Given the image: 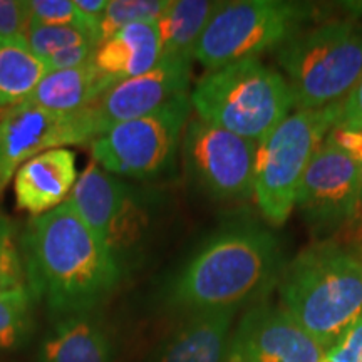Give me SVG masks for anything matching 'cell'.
Masks as SVG:
<instances>
[{
    "mask_svg": "<svg viewBox=\"0 0 362 362\" xmlns=\"http://www.w3.org/2000/svg\"><path fill=\"white\" fill-rule=\"evenodd\" d=\"M126 272L138 259L151 225L146 193L89 163L69 200Z\"/></svg>",
    "mask_w": 362,
    "mask_h": 362,
    "instance_id": "9c48e42d",
    "label": "cell"
},
{
    "mask_svg": "<svg viewBox=\"0 0 362 362\" xmlns=\"http://www.w3.org/2000/svg\"><path fill=\"white\" fill-rule=\"evenodd\" d=\"M94 139L84 110L76 115H57L21 103L0 115V197L17 170L30 158L69 144Z\"/></svg>",
    "mask_w": 362,
    "mask_h": 362,
    "instance_id": "8fae6325",
    "label": "cell"
},
{
    "mask_svg": "<svg viewBox=\"0 0 362 362\" xmlns=\"http://www.w3.org/2000/svg\"><path fill=\"white\" fill-rule=\"evenodd\" d=\"M24 40L30 51L42 61L52 54L76 47V45H96L88 33L69 25H29L24 34Z\"/></svg>",
    "mask_w": 362,
    "mask_h": 362,
    "instance_id": "cb8c5ba5",
    "label": "cell"
},
{
    "mask_svg": "<svg viewBox=\"0 0 362 362\" xmlns=\"http://www.w3.org/2000/svg\"><path fill=\"white\" fill-rule=\"evenodd\" d=\"M25 285V269L13 233L0 237V293Z\"/></svg>",
    "mask_w": 362,
    "mask_h": 362,
    "instance_id": "484cf974",
    "label": "cell"
},
{
    "mask_svg": "<svg viewBox=\"0 0 362 362\" xmlns=\"http://www.w3.org/2000/svg\"><path fill=\"white\" fill-rule=\"evenodd\" d=\"M189 101L194 116L205 123L253 143H260L293 110L284 76L260 59L208 71L189 93Z\"/></svg>",
    "mask_w": 362,
    "mask_h": 362,
    "instance_id": "277c9868",
    "label": "cell"
},
{
    "mask_svg": "<svg viewBox=\"0 0 362 362\" xmlns=\"http://www.w3.org/2000/svg\"><path fill=\"white\" fill-rule=\"evenodd\" d=\"M74 4L81 13V19L84 22L86 29H88L90 37L98 45L99 27H101V21L104 13H106L110 0H74Z\"/></svg>",
    "mask_w": 362,
    "mask_h": 362,
    "instance_id": "f546056e",
    "label": "cell"
},
{
    "mask_svg": "<svg viewBox=\"0 0 362 362\" xmlns=\"http://www.w3.org/2000/svg\"><path fill=\"white\" fill-rule=\"evenodd\" d=\"M359 253H361V257H362V233H361V250H359Z\"/></svg>",
    "mask_w": 362,
    "mask_h": 362,
    "instance_id": "836d02e7",
    "label": "cell"
},
{
    "mask_svg": "<svg viewBox=\"0 0 362 362\" xmlns=\"http://www.w3.org/2000/svg\"><path fill=\"white\" fill-rule=\"evenodd\" d=\"M255 151L257 143L198 116L189 117L181 138L185 170L216 200H243L253 194Z\"/></svg>",
    "mask_w": 362,
    "mask_h": 362,
    "instance_id": "30bf717a",
    "label": "cell"
},
{
    "mask_svg": "<svg viewBox=\"0 0 362 362\" xmlns=\"http://www.w3.org/2000/svg\"><path fill=\"white\" fill-rule=\"evenodd\" d=\"M282 309L325 351L362 315V257L322 242L291 262L280 282Z\"/></svg>",
    "mask_w": 362,
    "mask_h": 362,
    "instance_id": "7a4b0ae2",
    "label": "cell"
},
{
    "mask_svg": "<svg viewBox=\"0 0 362 362\" xmlns=\"http://www.w3.org/2000/svg\"><path fill=\"white\" fill-rule=\"evenodd\" d=\"M341 121L362 126V76L342 103Z\"/></svg>",
    "mask_w": 362,
    "mask_h": 362,
    "instance_id": "4dcf8cb0",
    "label": "cell"
},
{
    "mask_svg": "<svg viewBox=\"0 0 362 362\" xmlns=\"http://www.w3.org/2000/svg\"><path fill=\"white\" fill-rule=\"evenodd\" d=\"M296 110L342 103L362 76V27L349 21L297 30L277 49Z\"/></svg>",
    "mask_w": 362,
    "mask_h": 362,
    "instance_id": "5b68a950",
    "label": "cell"
},
{
    "mask_svg": "<svg viewBox=\"0 0 362 362\" xmlns=\"http://www.w3.org/2000/svg\"><path fill=\"white\" fill-rule=\"evenodd\" d=\"M94 49L96 45L86 44V45H76V47L64 49V51H59L47 59H44V64L47 67V72L54 71H66L72 69V67H79L89 62L93 59Z\"/></svg>",
    "mask_w": 362,
    "mask_h": 362,
    "instance_id": "f1b7e54d",
    "label": "cell"
},
{
    "mask_svg": "<svg viewBox=\"0 0 362 362\" xmlns=\"http://www.w3.org/2000/svg\"><path fill=\"white\" fill-rule=\"evenodd\" d=\"M76 153L56 148L30 158L13 176V194L19 210L40 216L69 200L78 183Z\"/></svg>",
    "mask_w": 362,
    "mask_h": 362,
    "instance_id": "9a60e30c",
    "label": "cell"
},
{
    "mask_svg": "<svg viewBox=\"0 0 362 362\" xmlns=\"http://www.w3.org/2000/svg\"><path fill=\"white\" fill-rule=\"evenodd\" d=\"M356 126H357V124H356ZM361 128H362V126H361Z\"/></svg>",
    "mask_w": 362,
    "mask_h": 362,
    "instance_id": "e575fe53",
    "label": "cell"
},
{
    "mask_svg": "<svg viewBox=\"0 0 362 362\" xmlns=\"http://www.w3.org/2000/svg\"><path fill=\"white\" fill-rule=\"evenodd\" d=\"M110 88L90 59L79 67L47 72L24 103L57 115H76Z\"/></svg>",
    "mask_w": 362,
    "mask_h": 362,
    "instance_id": "d6986e66",
    "label": "cell"
},
{
    "mask_svg": "<svg viewBox=\"0 0 362 362\" xmlns=\"http://www.w3.org/2000/svg\"><path fill=\"white\" fill-rule=\"evenodd\" d=\"M277 243L267 230L235 226L216 233L183 265L168 287V304L194 314L238 307L269 279Z\"/></svg>",
    "mask_w": 362,
    "mask_h": 362,
    "instance_id": "3957f363",
    "label": "cell"
},
{
    "mask_svg": "<svg viewBox=\"0 0 362 362\" xmlns=\"http://www.w3.org/2000/svg\"><path fill=\"white\" fill-rule=\"evenodd\" d=\"M19 248L25 285L57 320L90 314L106 304L124 275L71 202L33 216Z\"/></svg>",
    "mask_w": 362,
    "mask_h": 362,
    "instance_id": "6da1fadb",
    "label": "cell"
},
{
    "mask_svg": "<svg viewBox=\"0 0 362 362\" xmlns=\"http://www.w3.org/2000/svg\"><path fill=\"white\" fill-rule=\"evenodd\" d=\"M320 362H362V315L332 347L324 352Z\"/></svg>",
    "mask_w": 362,
    "mask_h": 362,
    "instance_id": "83f0119b",
    "label": "cell"
},
{
    "mask_svg": "<svg viewBox=\"0 0 362 362\" xmlns=\"http://www.w3.org/2000/svg\"><path fill=\"white\" fill-rule=\"evenodd\" d=\"M25 8L29 25H69L88 33L74 0H25Z\"/></svg>",
    "mask_w": 362,
    "mask_h": 362,
    "instance_id": "d4e9b609",
    "label": "cell"
},
{
    "mask_svg": "<svg viewBox=\"0 0 362 362\" xmlns=\"http://www.w3.org/2000/svg\"><path fill=\"white\" fill-rule=\"evenodd\" d=\"M302 11L297 4L275 0L220 2L194 47L193 59L206 71L259 59L297 33L304 21Z\"/></svg>",
    "mask_w": 362,
    "mask_h": 362,
    "instance_id": "52a82bcc",
    "label": "cell"
},
{
    "mask_svg": "<svg viewBox=\"0 0 362 362\" xmlns=\"http://www.w3.org/2000/svg\"><path fill=\"white\" fill-rule=\"evenodd\" d=\"M359 168L349 156L322 143L297 189L296 206L310 223L339 225L359 206Z\"/></svg>",
    "mask_w": 362,
    "mask_h": 362,
    "instance_id": "4fadbf2b",
    "label": "cell"
},
{
    "mask_svg": "<svg viewBox=\"0 0 362 362\" xmlns=\"http://www.w3.org/2000/svg\"><path fill=\"white\" fill-rule=\"evenodd\" d=\"M238 307L188 314L158 347L153 362H228Z\"/></svg>",
    "mask_w": 362,
    "mask_h": 362,
    "instance_id": "2e32d148",
    "label": "cell"
},
{
    "mask_svg": "<svg viewBox=\"0 0 362 362\" xmlns=\"http://www.w3.org/2000/svg\"><path fill=\"white\" fill-rule=\"evenodd\" d=\"M163 59L156 22H138L117 30L94 49L93 64L110 86L146 74Z\"/></svg>",
    "mask_w": 362,
    "mask_h": 362,
    "instance_id": "e0dca14e",
    "label": "cell"
},
{
    "mask_svg": "<svg viewBox=\"0 0 362 362\" xmlns=\"http://www.w3.org/2000/svg\"><path fill=\"white\" fill-rule=\"evenodd\" d=\"M325 144L349 156L357 165H362V128L339 119L325 134Z\"/></svg>",
    "mask_w": 362,
    "mask_h": 362,
    "instance_id": "4316f807",
    "label": "cell"
},
{
    "mask_svg": "<svg viewBox=\"0 0 362 362\" xmlns=\"http://www.w3.org/2000/svg\"><path fill=\"white\" fill-rule=\"evenodd\" d=\"M45 74L44 61L30 51L24 37L0 35V111L24 103Z\"/></svg>",
    "mask_w": 362,
    "mask_h": 362,
    "instance_id": "44dd1931",
    "label": "cell"
},
{
    "mask_svg": "<svg viewBox=\"0 0 362 362\" xmlns=\"http://www.w3.org/2000/svg\"><path fill=\"white\" fill-rule=\"evenodd\" d=\"M189 93L94 138L89 143L94 163L123 180H149L168 171L193 111Z\"/></svg>",
    "mask_w": 362,
    "mask_h": 362,
    "instance_id": "ba28073f",
    "label": "cell"
},
{
    "mask_svg": "<svg viewBox=\"0 0 362 362\" xmlns=\"http://www.w3.org/2000/svg\"><path fill=\"white\" fill-rule=\"evenodd\" d=\"M324 352L282 307L259 305L235 329L228 362H320Z\"/></svg>",
    "mask_w": 362,
    "mask_h": 362,
    "instance_id": "5bb4252c",
    "label": "cell"
},
{
    "mask_svg": "<svg viewBox=\"0 0 362 362\" xmlns=\"http://www.w3.org/2000/svg\"><path fill=\"white\" fill-rule=\"evenodd\" d=\"M170 2L171 0H110L99 27L98 45L131 24L156 22Z\"/></svg>",
    "mask_w": 362,
    "mask_h": 362,
    "instance_id": "603a6c76",
    "label": "cell"
},
{
    "mask_svg": "<svg viewBox=\"0 0 362 362\" xmlns=\"http://www.w3.org/2000/svg\"><path fill=\"white\" fill-rule=\"evenodd\" d=\"M342 103L322 110L292 111L257 143L253 194L272 225H284L296 208L302 176L317 149L322 146L325 134L341 119Z\"/></svg>",
    "mask_w": 362,
    "mask_h": 362,
    "instance_id": "8992f818",
    "label": "cell"
},
{
    "mask_svg": "<svg viewBox=\"0 0 362 362\" xmlns=\"http://www.w3.org/2000/svg\"><path fill=\"white\" fill-rule=\"evenodd\" d=\"M8 233H13L12 223L8 221V218H6V216L0 214V237H4V235H8Z\"/></svg>",
    "mask_w": 362,
    "mask_h": 362,
    "instance_id": "1f68e13d",
    "label": "cell"
},
{
    "mask_svg": "<svg viewBox=\"0 0 362 362\" xmlns=\"http://www.w3.org/2000/svg\"><path fill=\"white\" fill-rule=\"evenodd\" d=\"M361 211H362V165H361V168H359V206H357L356 216L359 215Z\"/></svg>",
    "mask_w": 362,
    "mask_h": 362,
    "instance_id": "d6a6232c",
    "label": "cell"
},
{
    "mask_svg": "<svg viewBox=\"0 0 362 362\" xmlns=\"http://www.w3.org/2000/svg\"><path fill=\"white\" fill-rule=\"evenodd\" d=\"M115 342L90 314L59 319L42 341L37 362H112Z\"/></svg>",
    "mask_w": 362,
    "mask_h": 362,
    "instance_id": "ac0fdd59",
    "label": "cell"
},
{
    "mask_svg": "<svg viewBox=\"0 0 362 362\" xmlns=\"http://www.w3.org/2000/svg\"><path fill=\"white\" fill-rule=\"evenodd\" d=\"M189 78L192 61L161 59L146 74L111 86L84 110L94 138L112 126L151 115L181 94L189 93Z\"/></svg>",
    "mask_w": 362,
    "mask_h": 362,
    "instance_id": "7c38bea8",
    "label": "cell"
},
{
    "mask_svg": "<svg viewBox=\"0 0 362 362\" xmlns=\"http://www.w3.org/2000/svg\"><path fill=\"white\" fill-rule=\"evenodd\" d=\"M34 302L27 285L0 293V351L17 349L33 332Z\"/></svg>",
    "mask_w": 362,
    "mask_h": 362,
    "instance_id": "7402d4cb",
    "label": "cell"
},
{
    "mask_svg": "<svg viewBox=\"0 0 362 362\" xmlns=\"http://www.w3.org/2000/svg\"><path fill=\"white\" fill-rule=\"evenodd\" d=\"M220 2L211 0H171L156 21L163 59L193 61V52Z\"/></svg>",
    "mask_w": 362,
    "mask_h": 362,
    "instance_id": "ffe728a7",
    "label": "cell"
}]
</instances>
